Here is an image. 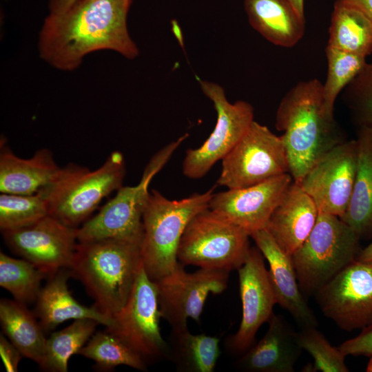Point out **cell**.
Here are the masks:
<instances>
[{
	"label": "cell",
	"mask_w": 372,
	"mask_h": 372,
	"mask_svg": "<svg viewBox=\"0 0 372 372\" xmlns=\"http://www.w3.org/2000/svg\"><path fill=\"white\" fill-rule=\"evenodd\" d=\"M133 0H79L59 14H49L39 37L40 57L62 71L76 69L87 54L108 50L133 59L138 49L127 29Z\"/></svg>",
	"instance_id": "6da1fadb"
},
{
	"label": "cell",
	"mask_w": 372,
	"mask_h": 372,
	"mask_svg": "<svg viewBox=\"0 0 372 372\" xmlns=\"http://www.w3.org/2000/svg\"><path fill=\"white\" fill-rule=\"evenodd\" d=\"M276 127L285 147L289 174L299 183L330 149L346 141L340 127L324 106L322 83L300 81L282 99Z\"/></svg>",
	"instance_id": "7a4b0ae2"
},
{
	"label": "cell",
	"mask_w": 372,
	"mask_h": 372,
	"mask_svg": "<svg viewBox=\"0 0 372 372\" xmlns=\"http://www.w3.org/2000/svg\"><path fill=\"white\" fill-rule=\"evenodd\" d=\"M141 265L140 244L103 239L78 242L69 269L94 306L113 318L126 304Z\"/></svg>",
	"instance_id": "3957f363"
},
{
	"label": "cell",
	"mask_w": 372,
	"mask_h": 372,
	"mask_svg": "<svg viewBox=\"0 0 372 372\" xmlns=\"http://www.w3.org/2000/svg\"><path fill=\"white\" fill-rule=\"evenodd\" d=\"M214 189L178 200L151 191L143 215L141 255L152 280L157 281L178 266V249L183 232L194 216L209 208Z\"/></svg>",
	"instance_id": "277c9868"
},
{
	"label": "cell",
	"mask_w": 372,
	"mask_h": 372,
	"mask_svg": "<svg viewBox=\"0 0 372 372\" xmlns=\"http://www.w3.org/2000/svg\"><path fill=\"white\" fill-rule=\"evenodd\" d=\"M125 172L124 156L118 151L112 152L93 171L74 163L67 165L43 192L49 215L70 227H79L105 197L123 186Z\"/></svg>",
	"instance_id": "5b68a950"
},
{
	"label": "cell",
	"mask_w": 372,
	"mask_h": 372,
	"mask_svg": "<svg viewBox=\"0 0 372 372\" xmlns=\"http://www.w3.org/2000/svg\"><path fill=\"white\" fill-rule=\"evenodd\" d=\"M187 137L184 134L158 150L148 162L137 185L122 186L94 216L78 227V242L118 239L141 245L143 215L150 194L149 185Z\"/></svg>",
	"instance_id": "8992f818"
},
{
	"label": "cell",
	"mask_w": 372,
	"mask_h": 372,
	"mask_svg": "<svg viewBox=\"0 0 372 372\" xmlns=\"http://www.w3.org/2000/svg\"><path fill=\"white\" fill-rule=\"evenodd\" d=\"M360 240L340 217L319 212L309 236L291 256L302 293H316L355 260L362 249Z\"/></svg>",
	"instance_id": "52a82bcc"
},
{
	"label": "cell",
	"mask_w": 372,
	"mask_h": 372,
	"mask_svg": "<svg viewBox=\"0 0 372 372\" xmlns=\"http://www.w3.org/2000/svg\"><path fill=\"white\" fill-rule=\"evenodd\" d=\"M250 235L207 208L192 218L181 237L178 260L183 265L227 271L247 259Z\"/></svg>",
	"instance_id": "ba28073f"
},
{
	"label": "cell",
	"mask_w": 372,
	"mask_h": 372,
	"mask_svg": "<svg viewBox=\"0 0 372 372\" xmlns=\"http://www.w3.org/2000/svg\"><path fill=\"white\" fill-rule=\"evenodd\" d=\"M287 173L289 164L281 136L254 121L222 159L217 184L228 189L241 188Z\"/></svg>",
	"instance_id": "9c48e42d"
},
{
	"label": "cell",
	"mask_w": 372,
	"mask_h": 372,
	"mask_svg": "<svg viewBox=\"0 0 372 372\" xmlns=\"http://www.w3.org/2000/svg\"><path fill=\"white\" fill-rule=\"evenodd\" d=\"M156 282L142 265L130 296L106 330L112 333L147 362L169 359V344L159 327L161 318Z\"/></svg>",
	"instance_id": "30bf717a"
},
{
	"label": "cell",
	"mask_w": 372,
	"mask_h": 372,
	"mask_svg": "<svg viewBox=\"0 0 372 372\" xmlns=\"http://www.w3.org/2000/svg\"><path fill=\"white\" fill-rule=\"evenodd\" d=\"M203 94L213 103L217 114L215 127L201 146L188 149L183 161V174L192 179L205 176L218 161L236 145L254 120V108L249 103H230L218 84L199 80Z\"/></svg>",
	"instance_id": "8fae6325"
},
{
	"label": "cell",
	"mask_w": 372,
	"mask_h": 372,
	"mask_svg": "<svg viewBox=\"0 0 372 372\" xmlns=\"http://www.w3.org/2000/svg\"><path fill=\"white\" fill-rule=\"evenodd\" d=\"M316 295L323 314L342 330L351 331L372 324V265L355 259Z\"/></svg>",
	"instance_id": "7c38bea8"
},
{
	"label": "cell",
	"mask_w": 372,
	"mask_h": 372,
	"mask_svg": "<svg viewBox=\"0 0 372 372\" xmlns=\"http://www.w3.org/2000/svg\"><path fill=\"white\" fill-rule=\"evenodd\" d=\"M229 272L200 268L189 273L180 263L170 273L154 281L161 316L172 329L187 327V320L198 321L209 294L223 292Z\"/></svg>",
	"instance_id": "4fadbf2b"
},
{
	"label": "cell",
	"mask_w": 372,
	"mask_h": 372,
	"mask_svg": "<svg viewBox=\"0 0 372 372\" xmlns=\"http://www.w3.org/2000/svg\"><path fill=\"white\" fill-rule=\"evenodd\" d=\"M358 159L356 139L344 141L327 152L300 184L320 213L342 217L352 194Z\"/></svg>",
	"instance_id": "5bb4252c"
},
{
	"label": "cell",
	"mask_w": 372,
	"mask_h": 372,
	"mask_svg": "<svg viewBox=\"0 0 372 372\" xmlns=\"http://www.w3.org/2000/svg\"><path fill=\"white\" fill-rule=\"evenodd\" d=\"M260 249L251 247L246 260L238 268L242 318L237 331L229 336L227 349L244 353L254 342L260 327L267 322L277 304L276 295Z\"/></svg>",
	"instance_id": "9a60e30c"
},
{
	"label": "cell",
	"mask_w": 372,
	"mask_h": 372,
	"mask_svg": "<svg viewBox=\"0 0 372 372\" xmlns=\"http://www.w3.org/2000/svg\"><path fill=\"white\" fill-rule=\"evenodd\" d=\"M76 229L48 215L23 228L2 231L14 252L47 275L69 268L78 244Z\"/></svg>",
	"instance_id": "2e32d148"
},
{
	"label": "cell",
	"mask_w": 372,
	"mask_h": 372,
	"mask_svg": "<svg viewBox=\"0 0 372 372\" xmlns=\"http://www.w3.org/2000/svg\"><path fill=\"white\" fill-rule=\"evenodd\" d=\"M293 180L287 173L251 186L214 193L209 208L251 235L265 229Z\"/></svg>",
	"instance_id": "e0dca14e"
},
{
	"label": "cell",
	"mask_w": 372,
	"mask_h": 372,
	"mask_svg": "<svg viewBox=\"0 0 372 372\" xmlns=\"http://www.w3.org/2000/svg\"><path fill=\"white\" fill-rule=\"evenodd\" d=\"M250 237L269 263L277 304L302 328L317 327V318L300 289L291 256L281 249L266 229L252 233Z\"/></svg>",
	"instance_id": "ac0fdd59"
},
{
	"label": "cell",
	"mask_w": 372,
	"mask_h": 372,
	"mask_svg": "<svg viewBox=\"0 0 372 372\" xmlns=\"http://www.w3.org/2000/svg\"><path fill=\"white\" fill-rule=\"evenodd\" d=\"M267 323L265 334L242 353L237 367L250 372H293L302 351L298 332L274 313Z\"/></svg>",
	"instance_id": "d6986e66"
},
{
	"label": "cell",
	"mask_w": 372,
	"mask_h": 372,
	"mask_svg": "<svg viewBox=\"0 0 372 372\" xmlns=\"http://www.w3.org/2000/svg\"><path fill=\"white\" fill-rule=\"evenodd\" d=\"M318 214L312 198L293 180L265 229L281 249L292 256L309 236Z\"/></svg>",
	"instance_id": "ffe728a7"
},
{
	"label": "cell",
	"mask_w": 372,
	"mask_h": 372,
	"mask_svg": "<svg viewBox=\"0 0 372 372\" xmlns=\"http://www.w3.org/2000/svg\"><path fill=\"white\" fill-rule=\"evenodd\" d=\"M61 170L48 149H40L31 158H22L3 146L0 153V192L19 195L42 192L56 180Z\"/></svg>",
	"instance_id": "44dd1931"
},
{
	"label": "cell",
	"mask_w": 372,
	"mask_h": 372,
	"mask_svg": "<svg viewBox=\"0 0 372 372\" xmlns=\"http://www.w3.org/2000/svg\"><path fill=\"white\" fill-rule=\"evenodd\" d=\"M251 26L274 45L291 48L303 37L305 23L289 0H245Z\"/></svg>",
	"instance_id": "7402d4cb"
},
{
	"label": "cell",
	"mask_w": 372,
	"mask_h": 372,
	"mask_svg": "<svg viewBox=\"0 0 372 372\" xmlns=\"http://www.w3.org/2000/svg\"><path fill=\"white\" fill-rule=\"evenodd\" d=\"M70 272L61 269L51 276L37 300L36 314L45 332L54 329L68 320L89 318L107 327L114 319L96 307L81 304L71 295L67 285Z\"/></svg>",
	"instance_id": "603a6c76"
},
{
	"label": "cell",
	"mask_w": 372,
	"mask_h": 372,
	"mask_svg": "<svg viewBox=\"0 0 372 372\" xmlns=\"http://www.w3.org/2000/svg\"><path fill=\"white\" fill-rule=\"evenodd\" d=\"M358 159L348 207L340 219L360 237L372 234V127H359Z\"/></svg>",
	"instance_id": "cb8c5ba5"
},
{
	"label": "cell",
	"mask_w": 372,
	"mask_h": 372,
	"mask_svg": "<svg viewBox=\"0 0 372 372\" xmlns=\"http://www.w3.org/2000/svg\"><path fill=\"white\" fill-rule=\"evenodd\" d=\"M0 322L4 334L22 355L32 360L41 367L44 361L47 339L42 327L26 304L2 299Z\"/></svg>",
	"instance_id": "d4e9b609"
},
{
	"label": "cell",
	"mask_w": 372,
	"mask_h": 372,
	"mask_svg": "<svg viewBox=\"0 0 372 372\" xmlns=\"http://www.w3.org/2000/svg\"><path fill=\"white\" fill-rule=\"evenodd\" d=\"M328 46L366 57L372 52V22L358 8L342 0L334 4Z\"/></svg>",
	"instance_id": "484cf974"
},
{
	"label": "cell",
	"mask_w": 372,
	"mask_h": 372,
	"mask_svg": "<svg viewBox=\"0 0 372 372\" xmlns=\"http://www.w3.org/2000/svg\"><path fill=\"white\" fill-rule=\"evenodd\" d=\"M169 359L180 372H213L220 357V339L193 334L187 327L172 329Z\"/></svg>",
	"instance_id": "4316f807"
},
{
	"label": "cell",
	"mask_w": 372,
	"mask_h": 372,
	"mask_svg": "<svg viewBox=\"0 0 372 372\" xmlns=\"http://www.w3.org/2000/svg\"><path fill=\"white\" fill-rule=\"evenodd\" d=\"M98 324L92 319H77L65 329L53 333L46 340L41 369L52 372L68 371L69 359L85 346Z\"/></svg>",
	"instance_id": "83f0119b"
},
{
	"label": "cell",
	"mask_w": 372,
	"mask_h": 372,
	"mask_svg": "<svg viewBox=\"0 0 372 372\" xmlns=\"http://www.w3.org/2000/svg\"><path fill=\"white\" fill-rule=\"evenodd\" d=\"M78 353L94 360L96 368L101 371H109L119 365L147 370V363L143 359L106 329L93 335Z\"/></svg>",
	"instance_id": "f1b7e54d"
},
{
	"label": "cell",
	"mask_w": 372,
	"mask_h": 372,
	"mask_svg": "<svg viewBox=\"0 0 372 372\" xmlns=\"http://www.w3.org/2000/svg\"><path fill=\"white\" fill-rule=\"evenodd\" d=\"M46 276L26 260L0 253V286L19 302L26 304L37 300L42 289L41 281Z\"/></svg>",
	"instance_id": "f546056e"
},
{
	"label": "cell",
	"mask_w": 372,
	"mask_h": 372,
	"mask_svg": "<svg viewBox=\"0 0 372 372\" xmlns=\"http://www.w3.org/2000/svg\"><path fill=\"white\" fill-rule=\"evenodd\" d=\"M48 215V203L43 192L32 195L6 193L0 195L1 231L28 227Z\"/></svg>",
	"instance_id": "4dcf8cb0"
},
{
	"label": "cell",
	"mask_w": 372,
	"mask_h": 372,
	"mask_svg": "<svg viewBox=\"0 0 372 372\" xmlns=\"http://www.w3.org/2000/svg\"><path fill=\"white\" fill-rule=\"evenodd\" d=\"M328 71L322 84L327 111L333 114L334 104L341 91L354 79L365 65L366 57L328 46L326 48Z\"/></svg>",
	"instance_id": "1f68e13d"
},
{
	"label": "cell",
	"mask_w": 372,
	"mask_h": 372,
	"mask_svg": "<svg viewBox=\"0 0 372 372\" xmlns=\"http://www.w3.org/2000/svg\"><path fill=\"white\" fill-rule=\"evenodd\" d=\"M317 327L302 328L298 332V340L302 350L313 359L314 370L322 372H348L346 355L332 346Z\"/></svg>",
	"instance_id": "d6a6232c"
},
{
	"label": "cell",
	"mask_w": 372,
	"mask_h": 372,
	"mask_svg": "<svg viewBox=\"0 0 372 372\" xmlns=\"http://www.w3.org/2000/svg\"><path fill=\"white\" fill-rule=\"evenodd\" d=\"M343 90V99L355 123L359 127H372V63H366Z\"/></svg>",
	"instance_id": "836d02e7"
},
{
	"label": "cell",
	"mask_w": 372,
	"mask_h": 372,
	"mask_svg": "<svg viewBox=\"0 0 372 372\" xmlns=\"http://www.w3.org/2000/svg\"><path fill=\"white\" fill-rule=\"evenodd\" d=\"M361 330L358 335L339 346V349L346 356L372 355V324Z\"/></svg>",
	"instance_id": "e575fe53"
},
{
	"label": "cell",
	"mask_w": 372,
	"mask_h": 372,
	"mask_svg": "<svg viewBox=\"0 0 372 372\" xmlns=\"http://www.w3.org/2000/svg\"><path fill=\"white\" fill-rule=\"evenodd\" d=\"M0 354L8 372H16L18 371V365L22 354L2 334L0 336Z\"/></svg>",
	"instance_id": "d590c367"
},
{
	"label": "cell",
	"mask_w": 372,
	"mask_h": 372,
	"mask_svg": "<svg viewBox=\"0 0 372 372\" xmlns=\"http://www.w3.org/2000/svg\"><path fill=\"white\" fill-rule=\"evenodd\" d=\"M79 0H49V14H59L65 12Z\"/></svg>",
	"instance_id": "8d00e7d4"
},
{
	"label": "cell",
	"mask_w": 372,
	"mask_h": 372,
	"mask_svg": "<svg viewBox=\"0 0 372 372\" xmlns=\"http://www.w3.org/2000/svg\"><path fill=\"white\" fill-rule=\"evenodd\" d=\"M365 14L372 22V0H342Z\"/></svg>",
	"instance_id": "74e56055"
},
{
	"label": "cell",
	"mask_w": 372,
	"mask_h": 372,
	"mask_svg": "<svg viewBox=\"0 0 372 372\" xmlns=\"http://www.w3.org/2000/svg\"><path fill=\"white\" fill-rule=\"evenodd\" d=\"M356 260L372 265V242L365 248L360 250Z\"/></svg>",
	"instance_id": "f35d334b"
},
{
	"label": "cell",
	"mask_w": 372,
	"mask_h": 372,
	"mask_svg": "<svg viewBox=\"0 0 372 372\" xmlns=\"http://www.w3.org/2000/svg\"><path fill=\"white\" fill-rule=\"evenodd\" d=\"M296 8L297 11L303 17L304 15V0H289Z\"/></svg>",
	"instance_id": "ab89813d"
},
{
	"label": "cell",
	"mask_w": 372,
	"mask_h": 372,
	"mask_svg": "<svg viewBox=\"0 0 372 372\" xmlns=\"http://www.w3.org/2000/svg\"><path fill=\"white\" fill-rule=\"evenodd\" d=\"M366 371L367 372H372V355L370 356V360L368 362Z\"/></svg>",
	"instance_id": "60d3db41"
}]
</instances>
